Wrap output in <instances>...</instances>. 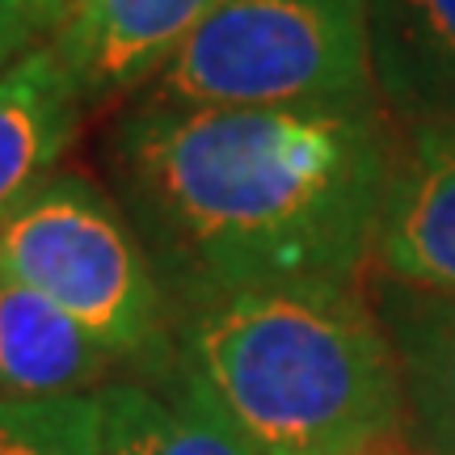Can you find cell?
Returning a JSON list of instances; mask_svg holds the SVG:
<instances>
[{
	"mask_svg": "<svg viewBox=\"0 0 455 455\" xmlns=\"http://www.w3.org/2000/svg\"><path fill=\"white\" fill-rule=\"evenodd\" d=\"M371 308L401 375V435L418 455H455V295L379 278Z\"/></svg>",
	"mask_w": 455,
	"mask_h": 455,
	"instance_id": "cell-8",
	"label": "cell"
},
{
	"mask_svg": "<svg viewBox=\"0 0 455 455\" xmlns=\"http://www.w3.org/2000/svg\"><path fill=\"white\" fill-rule=\"evenodd\" d=\"M30 4V13H34V21H38V30L47 34V43H51V34L64 26L68 17H72V9L81 4V0H26Z\"/></svg>",
	"mask_w": 455,
	"mask_h": 455,
	"instance_id": "cell-14",
	"label": "cell"
},
{
	"mask_svg": "<svg viewBox=\"0 0 455 455\" xmlns=\"http://www.w3.org/2000/svg\"><path fill=\"white\" fill-rule=\"evenodd\" d=\"M43 43H47V34L38 30L30 4L26 0H0V76Z\"/></svg>",
	"mask_w": 455,
	"mask_h": 455,
	"instance_id": "cell-13",
	"label": "cell"
},
{
	"mask_svg": "<svg viewBox=\"0 0 455 455\" xmlns=\"http://www.w3.org/2000/svg\"><path fill=\"white\" fill-rule=\"evenodd\" d=\"M375 98L396 127L455 118V0H363Z\"/></svg>",
	"mask_w": 455,
	"mask_h": 455,
	"instance_id": "cell-9",
	"label": "cell"
},
{
	"mask_svg": "<svg viewBox=\"0 0 455 455\" xmlns=\"http://www.w3.org/2000/svg\"><path fill=\"white\" fill-rule=\"evenodd\" d=\"M135 98L224 110L367 101V9L363 0H224Z\"/></svg>",
	"mask_w": 455,
	"mask_h": 455,
	"instance_id": "cell-3",
	"label": "cell"
},
{
	"mask_svg": "<svg viewBox=\"0 0 455 455\" xmlns=\"http://www.w3.org/2000/svg\"><path fill=\"white\" fill-rule=\"evenodd\" d=\"M371 261L392 283L455 295V118L396 127Z\"/></svg>",
	"mask_w": 455,
	"mask_h": 455,
	"instance_id": "cell-5",
	"label": "cell"
},
{
	"mask_svg": "<svg viewBox=\"0 0 455 455\" xmlns=\"http://www.w3.org/2000/svg\"><path fill=\"white\" fill-rule=\"evenodd\" d=\"M114 367L118 358L68 312L0 278V401L93 396Z\"/></svg>",
	"mask_w": 455,
	"mask_h": 455,
	"instance_id": "cell-11",
	"label": "cell"
},
{
	"mask_svg": "<svg viewBox=\"0 0 455 455\" xmlns=\"http://www.w3.org/2000/svg\"><path fill=\"white\" fill-rule=\"evenodd\" d=\"M178 355L258 455H384L405 422L392 341L358 287L178 312Z\"/></svg>",
	"mask_w": 455,
	"mask_h": 455,
	"instance_id": "cell-2",
	"label": "cell"
},
{
	"mask_svg": "<svg viewBox=\"0 0 455 455\" xmlns=\"http://www.w3.org/2000/svg\"><path fill=\"white\" fill-rule=\"evenodd\" d=\"M224 0H81L51 34L84 110L144 93Z\"/></svg>",
	"mask_w": 455,
	"mask_h": 455,
	"instance_id": "cell-6",
	"label": "cell"
},
{
	"mask_svg": "<svg viewBox=\"0 0 455 455\" xmlns=\"http://www.w3.org/2000/svg\"><path fill=\"white\" fill-rule=\"evenodd\" d=\"M396 123L333 106L135 98L106 148L118 207L178 312L283 287H358L371 266Z\"/></svg>",
	"mask_w": 455,
	"mask_h": 455,
	"instance_id": "cell-1",
	"label": "cell"
},
{
	"mask_svg": "<svg viewBox=\"0 0 455 455\" xmlns=\"http://www.w3.org/2000/svg\"><path fill=\"white\" fill-rule=\"evenodd\" d=\"M81 118V89L51 43L0 76V224L60 173Z\"/></svg>",
	"mask_w": 455,
	"mask_h": 455,
	"instance_id": "cell-10",
	"label": "cell"
},
{
	"mask_svg": "<svg viewBox=\"0 0 455 455\" xmlns=\"http://www.w3.org/2000/svg\"><path fill=\"white\" fill-rule=\"evenodd\" d=\"M0 455H106L98 401H0Z\"/></svg>",
	"mask_w": 455,
	"mask_h": 455,
	"instance_id": "cell-12",
	"label": "cell"
},
{
	"mask_svg": "<svg viewBox=\"0 0 455 455\" xmlns=\"http://www.w3.org/2000/svg\"><path fill=\"white\" fill-rule=\"evenodd\" d=\"M0 278L51 299L118 363L169 346V295L140 232L81 173L47 178L0 224Z\"/></svg>",
	"mask_w": 455,
	"mask_h": 455,
	"instance_id": "cell-4",
	"label": "cell"
},
{
	"mask_svg": "<svg viewBox=\"0 0 455 455\" xmlns=\"http://www.w3.org/2000/svg\"><path fill=\"white\" fill-rule=\"evenodd\" d=\"M93 401L106 455H258L186 367L178 341L161 350V371L152 363L148 375L110 379Z\"/></svg>",
	"mask_w": 455,
	"mask_h": 455,
	"instance_id": "cell-7",
	"label": "cell"
}]
</instances>
